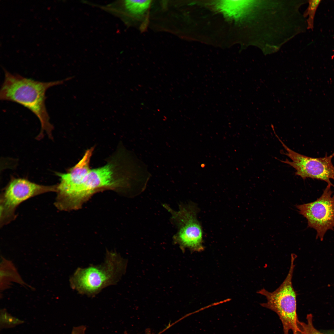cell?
<instances>
[{"mask_svg": "<svg viewBox=\"0 0 334 334\" xmlns=\"http://www.w3.org/2000/svg\"><path fill=\"white\" fill-rule=\"evenodd\" d=\"M4 71V79L0 90V100L17 103L29 109L41 122V131L37 139L42 138L44 131L52 138L54 126L50 122L45 106L46 92L50 88L61 84L72 77L44 82L12 74L5 69Z\"/></svg>", "mask_w": 334, "mask_h": 334, "instance_id": "6da1fadb", "label": "cell"}, {"mask_svg": "<svg viewBox=\"0 0 334 334\" xmlns=\"http://www.w3.org/2000/svg\"><path fill=\"white\" fill-rule=\"evenodd\" d=\"M125 266L118 253L107 250L102 263L77 268L70 279L71 287L80 294L94 297L106 287L116 285Z\"/></svg>", "mask_w": 334, "mask_h": 334, "instance_id": "7a4b0ae2", "label": "cell"}, {"mask_svg": "<svg viewBox=\"0 0 334 334\" xmlns=\"http://www.w3.org/2000/svg\"><path fill=\"white\" fill-rule=\"evenodd\" d=\"M296 255L292 254L291 263L287 275L283 283L275 290L270 292L265 289L257 292L265 296L267 301L261 304L262 306L275 312L278 315L283 326L284 334L300 331L297 314V294L293 288L292 279Z\"/></svg>", "mask_w": 334, "mask_h": 334, "instance_id": "3957f363", "label": "cell"}, {"mask_svg": "<svg viewBox=\"0 0 334 334\" xmlns=\"http://www.w3.org/2000/svg\"><path fill=\"white\" fill-rule=\"evenodd\" d=\"M123 183L117 172L116 164L109 162L101 167L91 169L68 196L66 203L72 209H78L94 193L106 189H116Z\"/></svg>", "mask_w": 334, "mask_h": 334, "instance_id": "277c9868", "label": "cell"}, {"mask_svg": "<svg viewBox=\"0 0 334 334\" xmlns=\"http://www.w3.org/2000/svg\"><path fill=\"white\" fill-rule=\"evenodd\" d=\"M163 205L171 214V220L178 228L174 236L176 241L183 247L195 251L203 250V231L197 218L199 210L195 204L181 205L178 211L173 210L166 204Z\"/></svg>", "mask_w": 334, "mask_h": 334, "instance_id": "5b68a950", "label": "cell"}, {"mask_svg": "<svg viewBox=\"0 0 334 334\" xmlns=\"http://www.w3.org/2000/svg\"><path fill=\"white\" fill-rule=\"evenodd\" d=\"M57 185L44 186L22 178H12L1 198V223L3 225L15 217L16 207L25 200L49 192H57Z\"/></svg>", "mask_w": 334, "mask_h": 334, "instance_id": "8992f818", "label": "cell"}, {"mask_svg": "<svg viewBox=\"0 0 334 334\" xmlns=\"http://www.w3.org/2000/svg\"><path fill=\"white\" fill-rule=\"evenodd\" d=\"M276 136L286 150L282 153L289 157L288 159L280 160L288 164L296 170L295 175L300 176L304 180L308 178L317 179L325 182L328 184L334 187L330 179L334 180V166L332 159L334 157V152L329 156L327 154L323 157L314 158L304 155L297 152L288 147L276 133Z\"/></svg>", "mask_w": 334, "mask_h": 334, "instance_id": "52a82bcc", "label": "cell"}, {"mask_svg": "<svg viewBox=\"0 0 334 334\" xmlns=\"http://www.w3.org/2000/svg\"><path fill=\"white\" fill-rule=\"evenodd\" d=\"M328 184L321 196L313 202L296 205L299 214L307 221L308 227L316 231V238L322 240L329 230L334 228V195Z\"/></svg>", "mask_w": 334, "mask_h": 334, "instance_id": "ba28073f", "label": "cell"}, {"mask_svg": "<svg viewBox=\"0 0 334 334\" xmlns=\"http://www.w3.org/2000/svg\"><path fill=\"white\" fill-rule=\"evenodd\" d=\"M93 150V148L87 150L82 158L67 173H56L60 180L57 185V196H62L69 192L80 182L89 172L91 169L90 162Z\"/></svg>", "mask_w": 334, "mask_h": 334, "instance_id": "9c48e42d", "label": "cell"}, {"mask_svg": "<svg viewBox=\"0 0 334 334\" xmlns=\"http://www.w3.org/2000/svg\"><path fill=\"white\" fill-rule=\"evenodd\" d=\"M2 258V260L4 263L7 269L6 270L4 267L1 266V268H2V269H1V278H2L1 280H2V286L4 285L2 288V290L3 289L5 285V289L7 288V285L8 287H9L8 285H10V283L11 281L16 282L22 285H24V283L18 274L15 268L14 267L12 263L4 259L3 258Z\"/></svg>", "mask_w": 334, "mask_h": 334, "instance_id": "30bf717a", "label": "cell"}, {"mask_svg": "<svg viewBox=\"0 0 334 334\" xmlns=\"http://www.w3.org/2000/svg\"><path fill=\"white\" fill-rule=\"evenodd\" d=\"M151 1L145 0H126L124 6L129 12L134 14H139L144 13L148 8Z\"/></svg>", "mask_w": 334, "mask_h": 334, "instance_id": "8fae6325", "label": "cell"}, {"mask_svg": "<svg viewBox=\"0 0 334 334\" xmlns=\"http://www.w3.org/2000/svg\"><path fill=\"white\" fill-rule=\"evenodd\" d=\"M0 318L1 329L14 327L24 323L23 320L12 316L5 309L1 310Z\"/></svg>", "mask_w": 334, "mask_h": 334, "instance_id": "7c38bea8", "label": "cell"}, {"mask_svg": "<svg viewBox=\"0 0 334 334\" xmlns=\"http://www.w3.org/2000/svg\"><path fill=\"white\" fill-rule=\"evenodd\" d=\"M321 1L320 0L308 1V6L304 14L305 17L308 16L307 21L308 29H313L314 28L315 14Z\"/></svg>", "mask_w": 334, "mask_h": 334, "instance_id": "4fadbf2b", "label": "cell"}, {"mask_svg": "<svg viewBox=\"0 0 334 334\" xmlns=\"http://www.w3.org/2000/svg\"><path fill=\"white\" fill-rule=\"evenodd\" d=\"M311 314L307 315L306 323L298 322L299 327L302 334H324L316 329L314 326Z\"/></svg>", "mask_w": 334, "mask_h": 334, "instance_id": "5bb4252c", "label": "cell"}, {"mask_svg": "<svg viewBox=\"0 0 334 334\" xmlns=\"http://www.w3.org/2000/svg\"><path fill=\"white\" fill-rule=\"evenodd\" d=\"M86 327L81 325L74 327L73 328L71 334H86Z\"/></svg>", "mask_w": 334, "mask_h": 334, "instance_id": "9a60e30c", "label": "cell"}, {"mask_svg": "<svg viewBox=\"0 0 334 334\" xmlns=\"http://www.w3.org/2000/svg\"><path fill=\"white\" fill-rule=\"evenodd\" d=\"M324 334H334V330L324 331L323 332Z\"/></svg>", "mask_w": 334, "mask_h": 334, "instance_id": "2e32d148", "label": "cell"}, {"mask_svg": "<svg viewBox=\"0 0 334 334\" xmlns=\"http://www.w3.org/2000/svg\"><path fill=\"white\" fill-rule=\"evenodd\" d=\"M293 334H302L301 331H297L293 332Z\"/></svg>", "mask_w": 334, "mask_h": 334, "instance_id": "e0dca14e", "label": "cell"}]
</instances>
